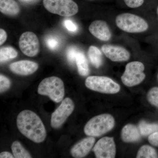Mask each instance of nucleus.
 Masks as SVG:
<instances>
[{"instance_id": "21", "label": "nucleus", "mask_w": 158, "mask_h": 158, "mask_svg": "<svg viewBox=\"0 0 158 158\" xmlns=\"http://www.w3.org/2000/svg\"><path fill=\"white\" fill-rule=\"evenodd\" d=\"M136 158H158V153L152 146L144 145L141 146L138 150Z\"/></svg>"}, {"instance_id": "25", "label": "nucleus", "mask_w": 158, "mask_h": 158, "mask_svg": "<svg viewBox=\"0 0 158 158\" xmlns=\"http://www.w3.org/2000/svg\"><path fill=\"white\" fill-rule=\"evenodd\" d=\"M78 51L76 48L71 47L68 48L67 52V58L69 62L71 64H73L76 62L77 54Z\"/></svg>"}, {"instance_id": "4", "label": "nucleus", "mask_w": 158, "mask_h": 158, "mask_svg": "<svg viewBox=\"0 0 158 158\" xmlns=\"http://www.w3.org/2000/svg\"><path fill=\"white\" fill-rule=\"evenodd\" d=\"M116 23L118 28L129 33L144 32L148 28L147 22L136 15L129 13H123L117 15Z\"/></svg>"}, {"instance_id": "2", "label": "nucleus", "mask_w": 158, "mask_h": 158, "mask_svg": "<svg viewBox=\"0 0 158 158\" xmlns=\"http://www.w3.org/2000/svg\"><path fill=\"white\" fill-rule=\"evenodd\" d=\"M115 124L112 115L102 114L91 118L85 125L84 131L87 135L99 137L113 129Z\"/></svg>"}, {"instance_id": "24", "label": "nucleus", "mask_w": 158, "mask_h": 158, "mask_svg": "<svg viewBox=\"0 0 158 158\" xmlns=\"http://www.w3.org/2000/svg\"><path fill=\"white\" fill-rule=\"evenodd\" d=\"M11 82L9 79L3 75H0V91L1 93L5 92L10 88Z\"/></svg>"}, {"instance_id": "33", "label": "nucleus", "mask_w": 158, "mask_h": 158, "mask_svg": "<svg viewBox=\"0 0 158 158\" xmlns=\"http://www.w3.org/2000/svg\"><path fill=\"white\" fill-rule=\"evenodd\" d=\"M157 78H158V75H157Z\"/></svg>"}, {"instance_id": "13", "label": "nucleus", "mask_w": 158, "mask_h": 158, "mask_svg": "<svg viewBox=\"0 0 158 158\" xmlns=\"http://www.w3.org/2000/svg\"><path fill=\"white\" fill-rule=\"evenodd\" d=\"M89 31L94 37L102 41H108L112 37L110 28L104 21L93 22L89 26Z\"/></svg>"}, {"instance_id": "8", "label": "nucleus", "mask_w": 158, "mask_h": 158, "mask_svg": "<svg viewBox=\"0 0 158 158\" xmlns=\"http://www.w3.org/2000/svg\"><path fill=\"white\" fill-rule=\"evenodd\" d=\"M74 109V104L71 99L66 98L55 110L51 116V124L54 128H59L66 121Z\"/></svg>"}, {"instance_id": "19", "label": "nucleus", "mask_w": 158, "mask_h": 158, "mask_svg": "<svg viewBox=\"0 0 158 158\" xmlns=\"http://www.w3.org/2000/svg\"><path fill=\"white\" fill-rule=\"evenodd\" d=\"M13 156L15 158H31L32 156L24 148L20 142L15 141L11 145Z\"/></svg>"}, {"instance_id": "1", "label": "nucleus", "mask_w": 158, "mask_h": 158, "mask_svg": "<svg viewBox=\"0 0 158 158\" xmlns=\"http://www.w3.org/2000/svg\"><path fill=\"white\" fill-rule=\"evenodd\" d=\"M16 123L19 131L31 141L39 143L45 140L47 134L44 124L33 111H22L17 116Z\"/></svg>"}, {"instance_id": "16", "label": "nucleus", "mask_w": 158, "mask_h": 158, "mask_svg": "<svg viewBox=\"0 0 158 158\" xmlns=\"http://www.w3.org/2000/svg\"><path fill=\"white\" fill-rule=\"evenodd\" d=\"M20 9L15 0H0V11L5 15L15 16L19 14Z\"/></svg>"}, {"instance_id": "12", "label": "nucleus", "mask_w": 158, "mask_h": 158, "mask_svg": "<svg viewBox=\"0 0 158 158\" xmlns=\"http://www.w3.org/2000/svg\"><path fill=\"white\" fill-rule=\"evenodd\" d=\"M9 69L13 73L21 76H27L34 73L37 70L38 65L29 60H21L11 63Z\"/></svg>"}, {"instance_id": "29", "label": "nucleus", "mask_w": 158, "mask_h": 158, "mask_svg": "<svg viewBox=\"0 0 158 158\" xmlns=\"http://www.w3.org/2000/svg\"><path fill=\"white\" fill-rule=\"evenodd\" d=\"M148 141L152 145L158 147V131L148 136Z\"/></svg>"}, {"instance_id": "30", "label": "nucleus", "mask_w": 158, "mask_h": 158, "mask_svg": "<svg viewBox=\"0 0 158 158\" xmlns=\"http://www.w3.org/2000/svg\"><path fill=\"white\" fill-rule=\"evenodd\" d=\"M7 34L6 31L2 29H0V45H2L6 41Z\"/></svg>"}, {"instance_id": "9", "label": "nucleus", "mask_w": 158, "mask_h": 158, "mask_svg": "<svg viewBox=\"0 0 158 158\" xmlns=\"http://www.w3.org/2000/svg\"><path fill=\"white\" fill-rule=\"evenodd\" d=\"M19 45L23 53L27 56H35L39 52V40L33 32L23 33L20 37Z\"/></svg>"}, {"instance_id": "10", "label": "nucleus", "mask_w": 158, "mask_h": 158, "mask_svg": "<svg viewBox=\"0 0 158 158\" xmlns=\"http://www.w3.org/2000/svg\"><path fill=\"white\" fill-rule=\"evenodd\" d=\"M97 158H114L116 156V147L112 137H105L100 139L93 148Z\"/></svg>"}, {"instance_id": "22", "label": "nucleus", "mask_w": 158, "mask_h": 158, "mask_svg": "<svg viewBox=\"0 0 158 158\" xmlns=\"http://www.w3.org/2000/svg\"><path fill=\"white\" fill-rule=\"evenodd\" d=\"M17 56V51L11 47H3L0 49L1 63L6 62L10 59H14Z\"/></svg>"}, {"instance_id": "23", "label": "nucleus", "mask_w": 158, "mask_h": 158, "mask_svg": "<svg viewBox=\"0 0 158 158\" xmlns=\"http://www.w3.org/2000/svg\"><path fill=\"white\" fill-rule=\"evenodd\" d=\"M147 98L151 104L158 109V87H153L150 89L147 93Z\"/></svg>"}, {"instance_id": "11", "label": "nucleus", "mask_w": 158, "mask_h": 158, "mask_svg": "<svg viewBox=\"0 0 158 158\" xmlns=\"http://www.w3.org/2000/svg\"><path fill=\"white\" fill-rule=\"evenodd\" d=\"M102 50L107 58L113 62H124L130 59L129 52L124 48L112 44H104Z\"/></svg>"}, {"instance_id": "20", "label": "nucleus", "mask_w": 158, "mask_h": 158, "mask_svg": "<svg viewBox=\"0 0 158 158\" xmlns=\"http://www.w3.org/2000/svg\"><path fill=\"white\" fill-rule=\"evenodd\" d=\"M138 128L141 135L145 137L158 131V123H149L144 121H141L139 123Z\"/></svg>"}, {"instance_id": "27", "label": "nucleus", "mask_w": 158, "mask_h": 158, "mask_svg": "<svg viewBox=\"0 0 158 158\" xmlns=\"http://www.w3.org/2000/svg\"><path fill=\"white\" fill-rule=\"evenodd\" d=\"M126 5L131 8H137L144 3V0H124Z\"/></svg>"}, {"instance_id": "14", "label": "nucleus", "mask_w": 158, "mask_h": 158, "mask_svg": "<svg viewBox=\"0 0 158 158\" xmlns=\"http://www.w3.org/2000/svg\"><path fill=\"white\" fill-rule=\"evenodd\" d=\"M95 141V138L91 136L84 138L72 148L71 150L72 156L74 158L84 157L90 152L94 145Z\"/></svg>"}, {"instance_id": "18", "label": "nucleus", "mask_w": 158, "mask_h": 158, "mask_svg": "<svg viewBox=\"0 0 158 158\" xmlns=\"http://www.w3.org/2000/svg\"><path fill=\"white\" fill-rule=\"evenodd\" d=\"M78 71L81 76H86L89 73V68L88 61L85 54L81 52L78 51L76 59Z\"/></svg>"}, {"instance_id": "31", "label": "nucleus", "mask_w": 158, "mask_h": 158, "mask_svg": "<svg viewBox=\"0 0 158 158\" xmlns=\"http://www.w3.org/2000/svg\"><path fill=\"white\" fill-rule=\"evenodd\" d=\"M0 158H15V157L10 152H1L0 154Z\"/></svg>"}, {"instance_id": "32", "label": "nucleus", "mask_w": 158, "mask_h": 158, "mask_svg": "<svg viewBox=\"0 0 158 158\" xmlns=\"http://www.w3.org/2000/svg\"><path fill=\"white\" fill-rule=\"evenodd\" d=\"M157 14L158 15V6L157 7Z\"/></svg>"}, {"instance_id": "28", "label": "nucleus", "mask_w": 158, "mask_h": 158, "mask_svg": "<svg viewBox=\"0 0 158 158\" xmlns=\"http://www.w3.org/2000/svg\"><path fill=\"white\" fill-rule=\"evenodd\" d=\"M65 28L71 32H76L77 30V27L75 23L69 19H66L64 22Z\"/></svg>"}, {"instance_id": "26", "label": "nucleus", "mask_w": 158, "mask_h": 158, "mask_svg": "<svg viewBox=\"0 0 158 158\" xmlns=\"http://www.w3.org/2000/svg\"><path fill=\"white\" fill-rule=\"evenodd\" d=\"M46 44L49 48L55 50L59 47V42L56 37H50L46 40Z\"/></svg>"}, {"instance_id": "7", "label": "nucleus", "mask_w": 158, "mask_h": 158, "mask_svg": "<svg viewBox=\"0 0 158 158\" xmlns=\"http://www.w3.org/2000/svg\"><path fill=\"white\" fill-rule=\"evenodd\" d=\"M144 64L139 61H134L128 63L124 73L121 77L123 84L127 87H133L140 84L145 79Z\"/></svg>"}, {"instance_id": "6", "label": "nucleus", "mask_w": 158, "mask_h": 158, "mask_svg": "<svg viewBox=\"0 0 158 158\" xmlns=\"http://www.w3.org/2000/svg\"><path fill=\"white\" fill-rule=\"evenodd\" d=\"M43 5L51 13L63 17L73 16L79 11L78 6L73 0H43Z\"/></svg>"}, {"instance_id": "15", "label": "nucleus", "mask_w": 158, "mask_h": 158, "mask_svg": "<svg viewBox=\"0 0 158 158\" xmlns=\"http://www.w3.org/2000/svg\"><path fill=\"white\" fill-rule=\"evenodd\" d=\"M141 135L139 128L133 124H127L122 130V139L125 142L139 141L141 139Z\"/></svg>"}, {"instance_id": "3", "label": "nucleus", "mask_w": 158, "mask_h": 158, "mask_svg": "<svg viewBox=\"0 0 158 158\" xmlns=\"http://www.w3.org/2000/svg\"><path fill=\"white\" fill-rule=\"evenodd\" d=\"M37 91L40 95L48 96L54 102L59 103L65 94L64 83L58 77H49L40 82Z\"/></svg>"}, {"instance_id": "17", "label": "nucleus", "mask_w": 158, "mask_h": 158, "mask_svg": "<svg viewBox=\"0 0 158 158\" xmlns=\"http://www.w3.org/2000/svg\"><path fill=\"white\" fill-rule=\"evenodd\" d=\"M88 56L90 62L96 68H98L102 64V52L96 47L90 46L88 49Z\"/></svg>"}, {"instance_id": "5", "label": "nucleus", "mask_w": 158, "mask_h": 158, "mask_svg": "<svg viewBox=\"0 0 158 158\" xmlns=\"http://www.w3.org/2000/svg\"><path fill=\"white\" fill-rule=\"evenodd\" d=\"M86 87L90 90L100 93L114 94L119 92L120 85L108 77H88L85 81Z\"/></svg>"}]
</instances>
